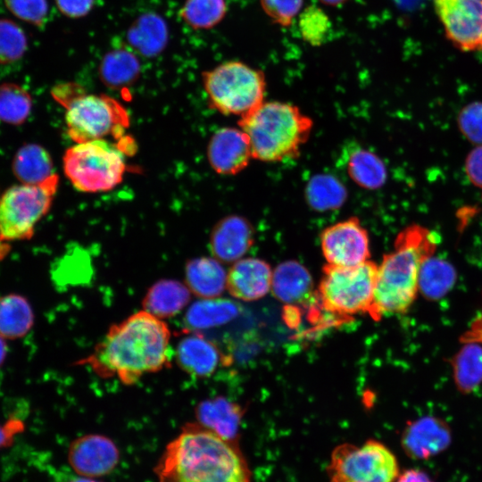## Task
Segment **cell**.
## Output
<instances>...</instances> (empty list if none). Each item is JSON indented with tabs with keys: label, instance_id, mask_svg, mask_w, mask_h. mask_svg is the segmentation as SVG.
Returning <instances> with one entry per match:
<instances>
[{
	"label": "cell",
	"instance_id": "obj_1",
	"mask_svg": "<svg viewBox=\"0 0 482 482\" xmlns=\"http://www.w3.org/2000/svg\"><path fill=\"white\" fill-rule=\"evenodd\" d=\"M170 337L162 319L139 311L112 325L92 353L78 364L89 366L103 378H117L130 386L170 365Z\"/></svg>",
	"mask_w": 482,
	"mask_h": 482
},
{
	"label": "cell",
	"instance_id": "obj_2",
	"mask_svg": "<svg viewBox=\"0 0 482 482\" xmlns=\"http://www.w3.org/2000/svg\"><path fill=\"white\" fill-rule=\"evenodd\" d=\"M159 482H251L238 443L197 422L185 424L155 465Z\"/></svg>",
	"mask_w": 482,
	"mask_h": 482
},
{
	"label": "cell",
	"instance_id": "obj_3",
	"mask_svg": "<svg viewBox=\"0 0 482 482\" xmlns=\"http://www.w3.org/2000/svg\"><path fill=\"white\" fill-rule=\"evenodd\" d=\"M436 243L434 233L420 225L409 226L397 235L393 251L378 266L370 311L374 319L409 310L419 292L420 268L434 254Z\"/></svg>",
	"mask_w": 482,
	"mask_h": 482
},
{
	"label": "cell",
	"instance_id": "obj_4",
	"mask_svg": "<svg viewBox=\"0 0 482 482\" xmlns=\"http://www.w3.org/2000/svg\"><path fill=\"white\" fill-rule=\"evenodd\" d=\"M238 126L248 137L253 159L278 162L299 155L313 121L292 104L264 101L239 118Z\"/></svg>",
	"mask_w": 482,
	"mask_h": 482
},
{
	"label": "cell",
	"instance_id": "obj_5",
	"mask_svg": "<svg viewBox=\"0 0 482 482\" xmlns=\"http://www.w3.org/2000/svg\"><path fill=\"white\" fill-rule=\"evenodd\" d=\"M51 94L66 109L67 132L75 143L119 137L129 126L124 107L108 96L86 94L75 83L57 85Z\"/></svg>",
	"mask_w": 482,
	"mask_h": 482
},
{
	"label": "cell",
	"instance_id": "obj_6",
	"mask_svg": "<svg viewBox=\"0 0 482 482\" xmlns=\"http://www.w3.org/2000/svg\"><path fill=\"white\" fill-rule=\"evenodd\" d=\"M203 82L210 106L224 115L241 118L264 102L263 72L239 61L204 71Z\"/></svg>",
	"mask_w": 482,
	"mask_h": 482
},
{
	"label": "cell",
	"instance_id": "obj_7",
	"mask_svg": "<svg viewBox=\"0 0 482 482\" xmlns=\"http://www.w3.org/2000/svg\"><path fill=\"white\" fill-rule=\"evenodd\" d=\"M62 163L72 186L86 193L112 189L121 182L126 170L121 149L104 139L76 143L64 153Z\"/></svg>",
	"mask_w": 482,
	"mask_h": 482
},
{
	"label": "cell",
	"instance_id": "obj_8",
	"mask_svg": "<svg viewBox=\"0 0 482 482\" xmlns=\"http://www.w3.org/2000/svg\"><path fill=\"white\" fill-rule=\"evenodd\" d=\"M54 174L43 183L19 184L0 195V240L29 239L37 223L48 212L57 190Z\"/></svg>",
	"mask_w": 482,
	"mask_h": 482
},
{
	"label": "cell",
	"instance_id": "obj_9",
	"mask_svg": "<svg viewBox=\"0 0 482 482\" xmlns=\"http://www.w3.org/2000/svg\"><path fill=\"white\" fill-rule=\"evenodd\" d=\"M377 274L378 265L370 260L351 267L326 264L319 287L324 307L342 315L370 313Z\"/></svg>",
	"mask_w": 482,
	"mask_h": 482
},
{
	"label": "cell",
	"instance_id": "obj_10",
	"mask_svg": "<svg viewBox=\"0 0 482 482\" xmlns=\"http://www.w3.org/2000/svg\"><path fill=\"white\" fill-rule=\"evenodd\" d=\"M328 482H395L397 458L384 444L368 440L361 445L342 444L331 453Z\"/></svg>",
	"mask_w": 482,
	"mask_h": 482
},
{
	"label": "cell",
	"instance_id": "obj_11",
	"mask_svg": "<svg viewBox=\"0 0 482 482\" xmlns=\"http://www.w3.org/2000/svg\"><path fill=\"white\" fill-rule=\"evenodd\" d=\"M320 240L322 254L329 265L356 266L370 256L369 233L357 217L325 228Z\"/></svg>",
	"mask_w": 482,
	"mask_h": 482
},
{
	"label": "cell",
	"instance_id": "obj_12",
	"mask_svg": "<svg viewBox=\"0 0 482 482\" xmlns=\"http://www.w3.org/2000/svg\"><path fill=\"white\" fill-rule=\"evenodd\" d=\"M447 38L466 52L482 50V1L433 0Z\"/></svg>",
	"mask_w": 482,
	"mask_h": 482
},
{
	"label": "cell",
	"instance_id": "obj_13",
	"mask_svg": "<svg viewBox=\"0 0 482 482\" xmlns=\"http://www.w3.org/2000/svg\"><path fill=\"white\" fill-rule=\"evenodd\" d=\"M120 461V451L108 436L88 434L73 440L68 449V462L80 477L100 478L111 473Z\"/></svg>",
	"mask_w": 482,
	"mask_h": 482
},
{
	"label": "cell",
	"instance_id": "obj_14",
	"mask_svg": "<svg viewBox=\"0 0 482 482\" xmlns=\"http://www.w3.org/2000/svg\"><path fill=\"white\" fill-rule=\"evenodd\" d=\"M207 155L212 168L221 175H236L253 159L247 136L241 129L221 128L211 137Z\"/></svg>",
	"mask_w": 482,
	"mask_h": 482
},
{
	"label": "cell",
	"instance_id": "obj_15",
	"mask_svg": "<svg viewBox=\"0 0 482 482\" xmlns=\"http://www.w3.org/2000/svg\"><path fill=\"white\" fill-rule=\"evenodd\" d=\"M253 244V229L242 216L229 215L217 222L210 237L212 256L224 263L243 258Z\"/></svg>",
	"mask_w": 482,
	"mask_h": 482
},
{
	"label": "cell",
	"instance_id": "obj_16",
	"mask_svg": "<svg viewBox=\"0 0 482 482\" xmlns=\"http://www.w3.org/2000/svg\"><path fill=\"white\" fill-rule=\"evenodd\" d=\"M272 272L270 266L263 260L241 258L228 271L227 289L237 299H260L271 287Z\"/></svg>",
	"mask_w": 482,
	"mask_h": 482
},
{
	"label": "cell",
	"instance_id": "obj_17",
	"mask_svg": "<svg viewBox=\"0 0 482 482\" xmlns=\"http://www.w3.org/2000/svg\"><path fill=\"white\" fill-rule=\"evenodd\" d=\"M175 356L181 370L195 378L211 376L222 360L218 347L195 331H187V335L179 340Z\"/></svg>",
	"mask_w": 482,
	"mask_h": 482
},
{
	"label": "cell",
	"instance_id": "obj_18",
	"mask_svg": "<svg viewBox=\"0 0 482 482\" xmlns=\"http://www.w3.org/2000/svg\"><path fill=\"white\" fill-rule=\"evenodd\" d=\"M450 440L446 426L436 419L423 418L411 423L402 436L406 453L415 459H425L444 450Z\"/></svg>",
	"mask_w": 482,
	"mask_h": 482
},
{
	"label": "cell",
	"instance_id": "obj_19",
	"mask_svg": "<svg viewBox=\"0 0 482 482\" xmlns=\"http://www.w3.org/2000/svg\"><path fill=\"white\" fill-rule=\"evenodd\" d=\"M243 414L240 405L220 396L204 400L195 407L197 423L233 442H237Z\"/></svg>",
	"mask_w": 482,
	"mask_h": 482
},
{
	"label": "cell",
	"instance_id": "obj_20",
	"mask_svg": "<svg viewBox=\"0 0 482 482\" xmlns=\"http://www.w3.org/2000/svg\"><path fill=\"white\" fill-rule=\"evenodd\" d=\"M221 263L214 257L189 260L185 268V280L191 293L202 299L220 296L227 288L228 274Z\"/></svg>",
	"mask_w": 482,
	"mask_h": 482
},
{
	"label": "cell",
	"instance_id": "obj_21",
	"mask_svg": "<svg viewBox=\"0 0 482 482\" xmlns=\"http://www.w3.org/2000/svg\"><path fill=\"white\" fill-rule=\"evenodd\" d=\"M312 278L300 262L287 261L278 264L272 272L271 291L274 296L286 303L305 300L312 289Z\"/></svg>",
	"mask_w": 482,
	"mask_h": 482
},
{
	"label": "cell",
	"instance_id": "obj_22",
	"mask_svg": "<svg viewBox=\"0 0 482 482\" xmlns=\"http://www.w3.org/2000/svg\"><path fill=\"white\" fill-rule=\"evenodd\" d=\"M191 295L186 284L174 279H161L147 290L143 307L159 319L172 317L188 304Z\"/></svg>",
	"mask_w": 482,
	"mask_h": 482
},
{
	"label": "cell",
	"instance_id": "obj_23",
	"mask_svg": "<svg viewBox=\"0 0 482 482\" xmlns=\"http://www.w3.org/2000/svg\"><path fill=\"white\" fill-rule=\"evenodd\" d=\"M344 163L351 179L366 189L381 187L387 178L384 162L373 152L359 145L346 147Z\"/></svg>",
	"mask_w": 482,
	"mask_h": 482
},
{
	"label": "cell",
	"instance_id": "obj_24",
	"mask_svg": "<svg viewBox=\"0 0 482 482\" xmlns=\"http://www.w3.org/2000/svg\"><path fill=\"white\" fill-rule=\"evenodd\" d=\"M12 170L21 184H40L56 174L49 153L40 145H21L12 161Z\"/></svg>",
	"mask_w": 482,
	"mask_h": 482
},
{
	"label": "cell",
	"instance_id": "obj_25",
	"mask_svg": "<svg viewBox=\"0 0 482 482\" xmlns=\"http://www.w3.org/2000/svg\"><path fill=\"white\" fill-rule=\"evenodd\" d=\"M238 312V305L228 299L216 297L199 300L190 305L186 312L187 332L220 326L235 319Z\"/></svg>",
	"mask_w": 482,
	"mask_h": 482
},
{
	"label": "cell",
	"instance_id": "obj_26",
	"mask_svg": "<svg viewBox=\"0 0 482 482\" xmlns=\"http://www.w3.org/2000/svg\"><path fill=\"white\" fill-rule=\"evenodd\" d=\"M128 41L142 55L152 57L164 49L168 28L156 13H145L137 18L128 31Z\"/></svg>",
	"mask_w": 482,
	"mask_h": 482
},
{
	"label": "cell",
	"instance_id": "obj_27",
	"mask_svg": "<svg viewBox=\"0 0 482 482\" xmlns=\"http://www.w3.org/2000/svg\"><path fill=\"white\" fill-rule=\"evenodd\" d=\"M34 324V312L26 297L8 294L0 297V336L5 339L24 337Z\"/></svg>",
	"mask_w": 482,
	"mask_h": 482
},
{
	"label": "cell",
	"instance_id": "obj_28",
	"mask_svg": "<svg viewBox=\"0 0 482 482\" xmlns=\"http://www.w3.org/2000/svg\"><path fill=\"white\" fill-rule=\"evenodd\" d=\"M139 73V60L127 49H115L107 53L99 67L101 80L112 89L130 86L137 80Z\"/></svg>",
	"mask_w": 482,
	"mask_h": 482
},
{
	"label": "cell",
	"instance_id": "obj_29",
	"mask_svg": "<svg viewBox=\"0 0 482 482\" xmlns=\"http://www.w3.org/2000/svg\"><path fill=\"white\" fill-rule=\"evenodd\" d=\"M454 382L460 391L470 392L482 382V348L468 343L453 362Z\"/></svg>",
	"mask_w": 482,
	"mask_h": 482
},
{
	"label": "cell",
	"instance_id": "obj_30",
	"mask_svg": "<svg viewBox=\"0 0 482 482\" xmlns=\"http://www.w3.org/2000/svg\"><path fill=\"white\" fill-rule=\"evenodd\" d=\"M305 192L310 206L317 211L338 208L346 198L344 186L335 177L325 174L314 176Z\"/></svg>",
	"mask_w": 482,
	"mask_h": 482
},
{
	"label": "cell",
	"instance_id": "obj_31",
	"mask_svg": "<svg viewBox=\"0 0 482 482\" xmlns=\"http://www.w3.org/2000/svg\"><path fill=\"white\" fill-rule=\"evenodd\" d=\"M454 279L453 267L449 262L432 255L420 268L419 290L430 298L440 297L452 287Z\"/></svg>",
	"mask_w": 482,
	"mask_h": 482
},
{
	"label": "cell",
	"instance_id": "obj_32",
	"mask_svg": "<svg viewBox=\"0 0 482 482\" xmlns=\"http://www.w3.org/2000/svg\"><path fill=\"white\" fill-rule=\"evenodd\" d=\"M32 109V97L21 86L14 83L0 85V121L21 125Z\"/></svg>",
	"mask_w": 482,
	"mask_h": 482
},
{
	"label": "cell",
	"instance_id": "obj_33",
	"mask_svg": "<svg viewBox=\"0 0 482 482\" xmlns=\"http://www.w3.org/2000/svg\"><path fill=\"white\" fill-rule=\"evenodd\" d=\"M226 11L225 0H187L180 16L195 29H208L224 18Z\"/></svg>",
	"mask_w": 482,
	"mask_h": 482
},
{
	"label": "cell",
	"instance_id": "obj_34",
	"mask_svg": "<svg viewBox=\"0 0 482 482\" xmlns=\"http://www.w3.org/2000/svg\"><path fill=\"white\" fill-rule=\"evenodd\" d=\"M298 28L301 37L305 42L318 46L327 40L332 29V23L321 8L310 5L299 13Z\"/></svg>",
	"mask_w": 482,
	"mask_h": 482
},
{
	"label": "cell",
	"instance_id": "obj_35",
	"mask_svg": "<svg viewBox=\"0 0 482 482\" xmlns=\"http://www.w3.org/2000/svg\"><path fill=\"white\" fill-rule=\"evenodd\" d=\"M27 45V37L18 24L0 19V63L7 64L21 59Z\"/></svg>",
	"mask_w": 482,
	"mask_h": 482
},
{
	"label": "cell",
	"instance_id": "obj_36",
	"mask_svg": "<svg viewBox=\"0 0 482 482\" xmlns=\"http://www.w3.org/2000/svg\"><path fill=\"white\" fill-rule=\"evenodd\" d=\"M461 134L476 145H482V102H472L464 106L458 115Z\"/></svg>",
	"mask_w": 482,
	"mask_h": 482
},
{
	"label": "cell",
	"instance_id": "obj_37",
	"mask_svg": "<svg viewBox=\"0 0 482 482\" xmlns=\"http://www.w3.org/2000/svg\"><path fill=\"white\" fill-rule=\"evenodd\" d=\"M266 15L280 26H288L302 11L303 0H260Z\"/></svg>",
	"mask_w": 482,
	"mask_h": 482
},
{
	"label": "cell",
	"instance_id": "obj_38",
	"mask_svg": "<svg viewBox=\"0 0 482 482\" xmlns=\"http://www.w3.org/2000/svg\"><path fill=\"white\" fill-rule=\"evenodd\" d=\"M4 3L14 16L35 25L41 24L48 12L46 0H4Z\"/></svg>",
	"mask_w": 482,
	"mask_h": 482
},
{
	"label": "cell",
	"instance_id": "obj_39",
	"mask_svg": "<svg viewBox=\"0 0 482 482\" xmlns=\"http://www.w3.org/2000/svg\"><path fill=\"white\" fill-rule=\"evenodd\" d=\"M465 171L470 181L482 189V145L470 152L465 162Z\"/></svg>",
	"mask_w": 482,
	"mask_h": 482
},
{
	"label": "cell",
	"instance_id": "obj_40",
	"mask_svg": "<svg viewBox=\"0 0 482 482\" xmlns=\"http://www.w3.org/2000/svg\"><path fill=\"white\" fill-rule=\"evenodd\" d=\"M58 9L69 17L86 15L93 6L94 0H55Z\"/></svg>",
	"mask_w": 482,
	"mask_h": 482
},
{
	"label": "cell",
	"instance_id": "obj_41",
	"mask_svg": "<svg viewBox=\"0 0 482 482\" xmlns=\"http://www.w3.org/2000/svg\"><path fill=\"white\" fill-rule=\"evenodd\" d=\"M23 429L24 424L18 419H10L3 424L0 423V449L10 446Z\"/></svg>",
	"mask_w": 482,
	"mask_h": 482
},
{
	"label": "cell",
	"instance_id": "obj_42",
	"mask_svg": "<svg viewBox=\"0 0 482 482\" xmlns=\"http://www.w3.org/2000/svg\"><path fill=\"white\" fill-rule=\"evenodd\" d=\"M462 343L482 344V315L477 318L470 328L461 336Z\"/></svg>",
	"mask_w": 482,
	"mask_h": 482
},
{
	"label": "cell",
	"instance_id": "obj_43",
	"mask_svg": "<svg viewBox=\"0 0 482 482\" xmlns=\"http://www.w3.org/2000/svg\"><path fill=\"white\" fill-rule=\"evenodd\" d=\"M395 482H433L424 471L418 469H409L400 472Z\"/></svg>",
	"mask_w": 482,
	"mask_h": 482
},
{
	"label": "cell",
	"instance_id": "obj_44",
	"mask_svg": "<svg viewBox=\"0 0 482 482\" xmlns=\"http://www.w3.org/2000/svg\"><path fill=\"white\" fill-rule=\"evenodd\" d=\"M396 5L406 11H414L420 7L426 0H393Z\"/></svg>",
	"mask_w": 482,
	"mask_h": 482
},
{
	"label": "cell",
	"instance_id": "obj_45",
	"mask_svg": "<svg viewBox=\"0 0 482 482\" xmlns=\"http://www.w3.org/2000/svg\"><path fill=\"white\" fill-rule=\"evenodd\" d=\"M4 339L0 336V367L3 365L7 353V345Z\"/></svg>",
	"mask_w": 482,
	"mask_h": 482
},
{
	"label": "cell",
	"instance_id": "obj_46",
	"mask_svg": "<svg viewBox=\"0 0 482 482\" xmlns=\"http://www.w3.org/2000/svg\"><path fill=\"white\" fill-rule=\"evenodd\" d=\"M320 3L329 6H338L345 4L347 0H319Z\"/></svg>",
	"mask_w": 482,
	"mask_h": 482
},
{
	"label": "cell",
	"instance_id": "obj_47",
	"mask_svg": "<svg viewBox=\"0 0 482 482\" xmlns=\"http://www.w3.org/2000/svg\"><path fill=\"white\" fill-rule=\"evenodd\" d=\"M69 482H101V481L96 480L93 478H86V477L79 476V478H73L70 480Z\"/></svg>",
	"mask_w": 482,
	"mask_h": 482
},
{
	"label": "cell",
	"instance_id": "obj_48",
	"mask_svg": "<svg viewBox=\"0 0 482 482\" xmlns=\"http://www.w3.org/2000/svg\"><path fill=\"white\" fill-rule=\"evenodd\" d=\"M482 1V0H481Z\"/></svg>",
	"mask_w": 482,
	"mask_h": 482
}]
</instances>
